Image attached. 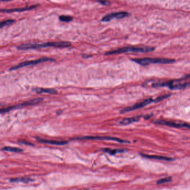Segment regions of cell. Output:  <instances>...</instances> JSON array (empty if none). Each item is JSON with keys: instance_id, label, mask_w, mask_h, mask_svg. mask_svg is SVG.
<instances>
[{"instance_id": "3957f363", "label": "cell", "mask_w": 190, "mask_h": 190, "mask_svg": "<svg viewBox=\"0 0 190 190\" xmlns=\"http://www.w3.org/2000/svg\"><path fill=\"white\" fill-rule=\"evenodd\" d=\"M190 75H187L184 78L181 79L180 80H175L170 82H164L162 83H154L152 85V87L157 88V87H168L171 90H182L186 88L189 86L190 82H184L180 84L179 82H181L183 79L186 78H189Z\"/></svg>"}, {"instance_id": "5bb4252c", "label": "cell", "mask_w": 190, "mask_h": 190, "mask_svg": "<svg viewBox=\"0 0 190 190\" xmlns=\"http://www.w3.org/2000/svg\"><path fill=\"white\" fill-rule=\"evenodd\" d=\"M142 116H136L131 118H126L121 120L119 123L122 125H128L129 124L135 123L136 122H138L139 120V119L142 117Z\"/></svg>"}, {"instance_id": "7c38bea8", "label": "cell", "mask_w": 190, "mask_h": 190, "mask_svg": "<svg viewBox=\"0 0 190 190\" xmlns=\"http://www.w3.org/2000/svg\"><path fill=\"white\" fill-rule=\"evenodd\" d=\"M37 5H34L30 7H26L24 8H15V9H0V12H7V13H11L14 12H23L28 10L34 9L37 7Z\"/></svg>"}, {"instance_id": "d4e9b609", "label": "cell", "mask_w": 190, "mask_h": 190, "mask_svg": "<svg viewBox=\"0 0 190 190\" xmlns=\"http://www.w3.org/2000/svg\"></svg>"}, {"instance_id": "ffe728a7", "label": "cell", "mask_w": 190, "mask_h": 190, "mask_svg": "<svg viewBox=\"0 0 190 190\" xmlns=\"http://www.w3.org/2000/svg\"><path fill=\"white\" fill-rule=\"evenodd\" d=\"M171 96V94H165V95H161V96H160L157 98H156L155 99L153 100V102L154 103H158L163 100L166 99L168 98H169Z\"/></svg>"}, {"instance_id": "5b68a950", "label": "cell", "mask_w": 190, "mask_h": 190, "mask_svg": "<svg viewBox=\"0 0 190 190\" xmlns=\"http://www.w3.org/2000/svg\"><path fill=\"white\" fill-rule=\"evenodd\" d=\"M43 101V99L41 98H35V99H34L30 100L28 101H25V102H24V103H23L22 104H17L16 105L9 107L6 108L0 109V114L7 113V112H9L10 110H14V109H16L23 108V107H27V106H28V105H35V104H39V103H41Z\"/></svg>"}, {"instance_id": "277c9868", "label": "cell", "mask_w": 190, "mask_h": 190, "mask_svg": "<svg viewBox=\"0 0 190 190\" xmlns=\"http://www.w3.org/2000/svg\"><path fill=\"white\" fill-rule=\"evenodd\" d=\"M131 60L135 62L142 66H147L152 64H168L173 63L175 60L174 59L166 58H141V59H131Z\"/></svg>"}, {"instance_id": "8fae6325", "label": "cell", "mask_w": 190, "mask_h": 190, "mask_svg": "<svg viewBox=\"0 0 190 190\" xmlns=\"http://www.w3.org/2000/svg\"><path fill=\"white\" fill-rule=\"evenodd\" d=\"M38 142L50 145H66L68 142L66 141H55V140H49L43 138H37Z\"/></svg>"}, {"instance_id": "2e32d148", "label": "cell", "mask_w": 190, "mask_h": 190, "mask_svg": "<svg viewBox=\"0 0 190 190\" xmlns=\"http://www.w3.org/2000/svg\"><path fill=\"white\" fill-rule=\"evenodd\" d=\"M102 151H103L105 152L108 153L110 154L113 155V154H117L118 153H123L127 152V150L126 149H112L110 148H103L102 149Z\"/></svg>"}, {"instance_id": "44dd1931", "label": "cell", "mask_w": 190, "mask_h": 190, "mask_svg": "<svg viewBox=\"0 0 190 190\" xmlns=\"http://www.w3.org/2000/svg\"><path fill=\"white\" fill-rule=\"evenodd\" d=\"M59 20L61 21H63V22H69L70 21H72L73 18H72V17L70 16H65V15H62V16H60L59 17Z\"/></svg>"}, {"instance_id": "9a60e30c", "label": "cell", "mask_w": 190, "mask_h": 190, "mask_svg": "<svg viewBox=\"0 0 190 190\" xmlns=\"http://www.w3.org/2000/svg\"><path fill=\"white\" fill-rule=\"evenodd\" d=\"M35 91L37 92L39 94H41V93H49L51 94H56L57 91L53 89H49V88H36L35 89Z\"/></svg>"}, {"instance_id": "603a6c76", "label": "cell", "mask_w": 190, "mask_h": 190, "mask_svg": "<svg viewBox=\"0 0 190 190\" xmlns=\"http://www.w3.org/2000/svg\"><path fill=\"white\" fill-rule=\"evenodd\" d=\"M98 2H99L102 5H105V6L110 5L111 4V2L109 1H98Z\"/></svg>"}, {"instance_id": "7a4b0ae2", "label": "cell", "mask_w": 190, "mask_h": 190, "mask_svg": "<svg viewBox=\"0 0 190 190\" xmlns=\"http://www.w3.org/2000/svg\"><path fill=\"white\" fill-rule=\"evenodd\" d=\"M154 50V47H148V46H143V47H135V46H126L117 50L109 51L105 54V55H111L120 54L122 53H149L152 52Z\"/></svg>"}, {"instance_id": "9c48e42d", "label": "cell", "mask_w": 190, "mask_h": 190, "mask_svg": "<svg viewBox=\"0 0 190 190\" xmlns=\"http://www.w3.org/2000/svg\"><path fill=\"white\" fill-rule=\"evenodd\" d=\"M154 123L155 124H161V125H165V126L173 127V128H187L188 129L190 128L189 124L186 123H176V122L164 120H157L154 121Z\"/></svg>"}, {"instance_id": "7402d4cb", "label": "cell", "mask_w": 190, "mask_h": 190, "mask_svg": "<svg viewBox=\"0 0 190 190\" xmlns=\"http://www.w3.org/2000/svg\"><path fill=\"white\" fill-rule=\"evenodd\" d=\"M172 180V178L171 177H166V178H164V179H162L161 180H158L157 183V184H163V183H167V182H171Z\"/></svg>"}, {"instance_id": "cb8c5ba5", "label": "cell", "mask_w": 190, "mask_h": 190, "mask_svg": "<svg viewBox=\"0 0 190 190\" xmlns=\"http://www.w3.org/2000/svg\"><path fill=\"white\" fill-rule=\"evenodd\" d=\"M152 115H147V116H145V117H144V118L145 119H148L151 118L152 117Z\"/></svg>"}, {"instance_id": "d6986e66", "label": "cell", "mask_w": 190, "mask_h": 190, "mask_svg": "<svg viewBox=\"0 0 190 190\" xmlns=\"http://www.w3.org/2000/svg\"><path fill=\"white\" fill-rule=\"evenodd\" d=\"M15 22V21L14 20H5L2 22H0V28H2L3 27H5L9 25H11L13 23H14Z\"/></svg>"}, {"instance_id": "6da1fadb", "label": "cell", "mask_w": 190, "mask_h": 190, "mask_svg": "<svg viewBox=\"0 0 190 190\" xmlns=\"http://www.w3.org/2000/svg\"><path fill=\"white\" fill-rule=\"evenodd\" d=\"M71 43L66 41H59V42H48L46 43L41 44H24L21 45L17 47L18 50H26L30 49H39L41 48H45L48 47H53L56 48H65L70 47Z\"/></svg>"}, {"instance_id": "52a82bcc", "label": "cell", "mask_w": 190, "mask_h": 190, "mask_svg": "<svg viewBox=\"0 0 190 190\" xmlns=\"http://www.w3.org/2000/svg\"><path fill=\"white\" fill-rule=\"evenodd\" d=\"M54 59H51V58H47V57H43L41 59H39L37 60H30V61H26L22 62L21 63L17 65L12 66L9 70L12 71V70H18L19 69L22 68L24 67L27 66H30V65H37L39 64L42 63H45L47 62H54Z\"/></svg>"}, {"instance_id": "8992f818", "label": "cell", "mask_w": 190, "mask_h": 190, "mask_svg": "<svg viewBox=\"0 0 190 190\" xmlns=\"http://www.w3.org/2000/svg\"><path fill=\"white\" fill-rule=\"evenodd\" d=\"M74 139L76 140H84V139H89V140H103V141H113L117 142L118 143H129L130 142L127 140H123L116 137H112L109 136H85L80 138H74Z\"/></svg>"}, {"instance_id": "ac0fdd59", "label": "cell", "mask_w": 190, "mask_h": 190, "mask_svg": "<svg viewBox=\"0 0 190 190\" xmlns=\"http://www.w3.org/2000/svg\"><path fill=\"white\" fill-rule=\"evenodd\" d=\"M3 151H8V152H21L22 151V149L18 148V147H5L2 148Z\"/></svg>"}, {"instance_id": "4fadbf2b", "label": "cell", "mask_w": 190, "mask_h": 190, "mask_svg": "<svg viewBox=\"0 0 190 190\" xmlns=\"http://www.w3.org/2000/svg\"><path fill=\"white\" fill-rule=\"evenodd\" d=\"M141 156L142 157L148 158V159H153V160H162V161H171L173 160V159L170 157H164V156H151V155H147V154L140 153Z\"/></svg>"}, {"instance_id": "30bf717a", "label": "cell", "mask_w": 190, "mask_h": 190, "mask_svg": "<svg viewBox=\"0 0 190 190\" xmlns=\"http://www.w3.org/2000/svg\"><path fill=\"white\" fill-rule=\"evenodd\" d=\"M129 14L127 12H118L111 13L104 16L101 19V21L107 22L112 20L114 18L122 19L129 16Z\"/></svg>"}, {"instance_id": "ba28073f", "label": "cell", "mask_w": 190, "mask_h": 190, "mask_svg": "<svg viewBox=\"0 0 190 190\" xmlns=\"http://www.w3.org/2000/svg\"><path fill=\"white\" fill-rule=\"evenodd\" d=\"M152 102H153V99H152L151 98H148L147 99L145 100L140 103H136L135 105H132V106H130V107H127L125 108H123L120 111V114H124L126 113H128L131 111H133L135 110H137L138 109L142 108L143 107H145V106L150 104L151 103H152Z\"/></svg>"}, {"instance_id": "e0dca14e", "label": "cell", "mask_w": 190, "mask_h": 190, "mask_svg": "<svg viewBox=\"0 0 190 190\" xmlns=\"http://www.w3.org/2000/svg\"><path fill=\"white\" fill-rule=\"evenodd\" d=\"M10 181L12 182H23V183H28L32 181V179L28 177H20V178H15L10 179Z\"/></svg>"}]
</instances>
